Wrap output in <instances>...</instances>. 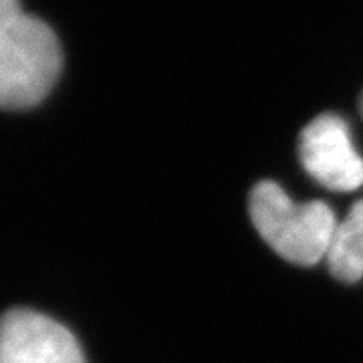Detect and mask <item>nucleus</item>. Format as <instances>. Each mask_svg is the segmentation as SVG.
<instances>
[{"label":"nucleus","instance_id":"obj_2","mask_svg":"<svg viewBox=\"0 0 363 363\" xmlns=\"http://www.w3.org/2000/svg\"><path fill=\"white\" fill-rule=\"evenodd\" d=\"M248 210L262 240L289 262L311 267L327 259L337 218L325 202L298 204L274 182H260L248 198Z\"/></svg>","mask_w":363,"mask_h":363},{"label":"nucleus","instance_id":"obj_4","mask_svg":"<svg viewBox=\"0 0 363 363\" xmlns=\"http://www.w3.org/2000/svg\"><path fill=\"white\" fill-rule=\"evenodd\" d=\"M0 363H85L75 335L55 319L30 309L0 317Z\"/></svg>","mask_w":363,"mask_h":363},{"label":"nucleus","instance_id":"obj_1","mask_svg":"<svg viewBox=\"0 0 363 363\" xmlns=\"http://www.w3.org/2000/svg\"><path fill=\"white\" fill-rule=\"evenodd\" d=\"M61 67L63 52L51 26L26 14L18 0H0V109L39 105Z\"/></svg>","mask_w":363,"mask_h":363},{"label":"nucleus","instance_id":"obj_3","mask_svg":"<svg viewBox=\"0 0 363 363\" xmlns=\"http://www.w3.org/2000/svg\"><path fill=\"white\" fill-rule=\"evenodd\" d=\"M298 157L305 172L335 192H353L363 186V156L351 140L347 121L335 113L315 117L301 131Z\"/></svg>","mask_w":363,"mask_h":363},{"label":"nucleus","instance_id":"obj_6","mask_svg":"<svg viewBox=\"0 0 363 363\" xmlns=\"http://www.w3.org/2000/svg\"><path fill=\"white\" fill-rule=\"evenodd\" d=\"M359 109H362V116H363V95H362V99H359Z\"/></svg>","mask_w":363,"mask_h":363},{"label":"nucleus","instance_id":"obj_5","mask_svg":"<svg viewBox=\"0 0 363 363\" xmlns=\"http://www.w3.org/2000/svg\"><path fill=\"white\" fill-rule=\"evenodd\" d=\"M325 260L331 274L343 283H357L363 279V198L351 206L343 220L337 222Z\"/></svg>","mask_w":363,"mask_h":363}]
</instances>
